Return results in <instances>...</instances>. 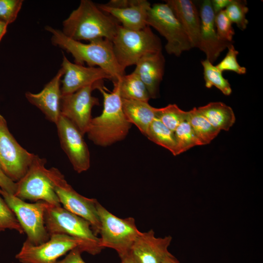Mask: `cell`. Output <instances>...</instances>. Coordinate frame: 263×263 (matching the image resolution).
<instances>
[{"mask_svg": "<svg viewBox=\"0 0 263 263\" xmlns=\"http://www.w3.org/2000/svg\"><path fill=\"white\" fill-rule=\"evenodd\" d=\"M113 83V90L109 92L102 80L96 83V89L103 97V109L100 115L92 118L86 133L91 141L101 147L109 146L124 139L132 125L123 112L118 82Z\"/></svg>", "mask_w": 263, "mask_h": 263, "instance_id": "6da1fadb", "label": "cell"}, {"mask_svg": "<svg viewBox=\"0 0 263 263\" xmlns=\"http://www.w3.org/2000/svg\"><path fill=\"white\" fill-rule=\"evenodd\" d=\"M45 30L52 35V44L71 54L75 63L83 65L85 63L89 67L97 66L112 76L113 82L125 75V69L117 61L111 41L99 38L85 44L70 38L61 31L51 26H46Z\"/></svg>", "mask_w": 263, "mask_h": 263, "instance_id": "7a4b0ae2", "label": "cell"}, {"mask_svg": "<svg viewBox=\"0 0 263 263\" xmlns=\"http://www.w3.org/2000/svg\"><path fill=\"white\" fill-rule=\"evenodd\" d=\"M62 25V33L75 40L91 41L105 38L112 42L120 25L114 18L90 0H81Z\"/></svg>", "mask_w": 263, "mask_h": 263, "instance_id": "3957f363", "label": "cell"}, {"mask_svg": "<svg viewBox=\"0 0 263 263\" xmlns=\"http://www.w3.org/2000/svg\"><path fill=\"white\" fill-rule=\"evenodd\" d=\"M112 42L117 61L124 69L146 55L162 51L160 39L149 26L131 30L120 25Z\"/></svg>", "mask_w": 263, "mask_h": 263, "instance_id": "277c9868", "label": "cell"}, {"mask_svg": "<svg viewBox=\"0 0 263 263\" xmlns=\"http://www.w3.org/2000/svg\"><path fill=\"white\" fill-rule=\"evenodd\" d=\"M77 247L92 255L99 253L81 239L64 234H55L39 245H34L26 240L16 258L21 263H56L60 257Z\"/></svg>", "mask_w": 263, "mask_h": 263, "instance_id": "5b68a950", "label": "cell"}, {"mask_svg": "<svg viewBox=\"0 0 263 263\" xmlns=\"http://www.w3.org/2000/svg\"><path fill=\"white\" fill-rule=\"evenodd\" d=\"M100 224V246L115 250L120 258L131 251L132 245L140 231L132 217L119 218L102 206L96 205Z\"/></svg>", "mask_w": 263, "mask_h": 263, "instance_id": "8992f818", "label": "cell"}, {"mask_svg": "<svg viewBox=\"0 0 263 263\" xmlns=\"http://www.w3.org/2000/svg\"><path fill=\"white\" fill-rule=\"evenodd\" d=\"M0 194L26 234L27 241L37 245L49 239L44 223V213L49 203L42 201L34 203H26L1 188Z\"/></svg>", "mask_w": 263, "mask_h": 263, "instance_id": "52a82bcc", "label": "cell"}, {"mask_svg": "<svg viewBox=\"0 0 263 263\" xmlns=\"http://www.w3.org/2000/svg\"><path fill=\"white\" fill-rule=\"evenodd\" d=\"M146 23L166 38L165 48L169 54L179 56L183 52L192 48L182 26L166 2L151 5L148 12Z\"/></svg>", "mask_w": 263, "mask_h": 263, "instance_id": "ba28073f", "label": "cell"}, {"mask_svg": "<svg viewBox=\"0 0 263 263\" xmlns=\"http://www.w3.org/2000/svg\"><path fill=\"white\" fill-rule=\"evenodd\" d=\"M44 223L49 236L64 234L83 240L99 253L103 249L100 245V239L93 232L90 223L61 206L48 205L44 213Z\"/></svg>", "mask_w": 263, "mask_h": 263, "instance_id": "9c48e42d", "label": "cell"}, {"mask_svg": "<svg viewBox=\"0 0 263 263\" xmlns=\"http://www.w3.org/2000/svg\"><path fill=\"white\" fill-rule=\"evenodd\" d=\"M48 171L53 189L63 207L88 221L93 232L97 236L100 228L97 200L85 197L77 193L57 169L52 168Z\"/></svg>", "mask_w": 263, "mask_h": 263, "instance_id": "30bf717a", "label": "cell"}, {"mask_svg": "<svg viewBox=\"0 0 263 263\" xmlns=\"http://www.w3.org/2000/svg\"><path fill=\"white\" fill-rule=\"evenodd\" d=\"M46 160L36 155L25 175L17 183L14 195L21 200L44 201L53 206H60L48 175Z\"/></svg>", "mask_w": 263, "mask_h": 263, "instance_id": "8fae6325", "label": "cell"}, {"mask_svg": "<svg viewBox=\"0 0 263 263\" xmlns=\"http://www.w3.org/2000/svg\"><path fill=\"white\" fill-rule=\"evenodd\" d=\"M35 155L18 143L0 114V164L5 173L18 182L25 175Z\"/></svg>", "mask_w": 263, "mask_h": 263, "instance_id": "7c38bea8", "label": "cell"}, {"mask_svg": "<svg viewBox=\"0 0 263 263\" xmlns=\"http://www.w3.org/2000/svg\"><path fill=\"white\" fill-rule=\"evenodd\" d=\"M96 83L61 96L60 114L71 121L83 136L87 133L92 119L93 108L99 105L98 98L92 94L96 89Z\"/></svg>", "mask_w": 263, "mask_h": 263, "instance_id": "4fadbf2b", "label": "cell"}, {"mask_svg": "<svg viewBox=\"0 0 263 263\" xmlns=\"http://www.w3.org/2000/svg\"><path fill=\"white\" fill-rule=\"evenodd\" d=\"M62 149L74 170L80 173L90 167V155L83 135L68 119L60 115L56 124Z\"/></svg>", "mask_w": 263, "mask_h": 263, "instance_id": "5bb4252c", "label": "cell"}, {"mask_svg": "<svg viewBox=\"0 0 263 263\" xmlns=\"http://www.w3.org/2000/svg\"><path fill=\"white\" fill-rule=\"evenodd\" d=\"M61 68L63 71V78L61 80V96L104 79L113 80L112 76L102 69L72 63L64 54Z\"/></svg>", "mask_w": 263, "mask_h": 263, "instance_id": "9a60e30c", "label": "cell"}, {"mask_svg": "<svg viewBox=\"0 0 263 263\" xmlns=\"http://www.w3.org/2000/svg\"><path fill=\"white\" fill-rule=\"evenodd\" d=\"M215 16L211 0H204L200 8V34L197 48L206 54V59L212 63L232 44L219 39L215 25Z\"/></svg>", "mask_w": 263, "mask_h": 263, "instance_id": "2e32d148", "label": "cell"}, {"mask_svg": "<svg viewBox=\"0 0 263 263\" xmlns=\"http://www.w3.org/2000/svg\"><path fill=\"white\" fill-rule=\"evenodd\" d=\"M63 75V70L60 68L56 75L45 85L39 93L33 94L27 92L25 93L27 100L38 108L49 121L55 124L61 115L60 83Z\"/></svg>", "mask_w": 263, "mask_h": 263, "instance_id": "e0dca14e", "label": "cell"}, {"mask_svg": "<svg viewBox=\"0 0 263 263\" xmlns=\"http://www.w3.org/2000/svg\"><path fill=\"white\" fill-rule=\"evenodd\" d=\"M172 239L170 235L156 237L152 229L141 232L131 252L140 263H161L170 253L168 247Z\"/></svg>", "mask_w": 263, "mask_h": 263, "instance_id": "ac0fdd59", "label": "cell"}, {"mask_svg": "<svg viewBox=\"0 0 263 263\" xmlns=\"http://www.w3.org/2000/svg\"><path fill=\"white\" fill-rule=\"evenodd\" d=\"M103 12L114 18L124 28L139 30L147 26V17L150 3L146 0H131L123 7H113L106 4L97 5Z\"/></svg>", "mask_w": 263, "mask_h": 263, "instance_id": "d6986e66", "label": "cell"}, {"mask_svg": "<svg viewBox=\"0 0 263 263\" xmlns=\"http://www.w3.org/2000/svg\"><path fill=\"white\" fill-rule=\"evenodd\" d=\"M165 64V57L161 51L143 56L135 64L133 72L145 85L150 98L158 97Z\"/></svg>", "mask_w": 263, "mask_h": 263, "instance_id": "ffe728a7", "label": "cell"}, {"mask_svg": "<svg viewBox=\"0 0 263 263\" xmlns=\"http://www.w3.org/2000/svg\"><path fill=\"white\" fill-rule=\"evenodd\" d=\"M182 26L190 42L191 48H197L200 34V18L196 6L190 0H167Z\"/></svg>", "mask_w": 263, "mask_h": 263, "instance_id": "44dd1931", "label": "cell"}, {"mask_svg": "<svg viewBox=\"0 0 263 263\" xmlns=\"http://www.w3.org/2000/svg\"><path fill=\"white\" fill-rule=\"evenodd\" d=\"M122 101L123 112L128 121L145 135L150 123L156 118L155 108L148 102L122 98Z\"/></svg>", "mask_w": 263, "mask_h": 263, "instance_id": "7402d4cb", "label": "cell"}, {"mask_svg": "<svg viewBox=\"0 0 263 263\" xmlns=\"http://www.w3.org/2000/svg\"><path fill=\"white\" fill-rule=\"evenodd\" d=\"M198 111L216 129L228 131L235 122L232 109L221 102H213L199 107Z\"/></svg>", "mask_w": 263, "mask_h": 263, "instance_id": "603a6c76", "label": "cell"}, {"mask_svg": "<svg viewBox=\"0 0 263 263\" xmlns=\"http://www.w3.org/2000/svg\"><path fill=\"white\" fill-rule=\"evenodd\" d=\"M117 81L122 99L148 102L150 98L145 85L134 72L124 75Z\"/></svg>", "mask_w": 263, "mask_h": 263, "instance_id": "cb8c5ba5", "label": "cell"}, {"mask_svg": "<svg viewBox=\"0 0 263 263\" xmlns=\"http://www.w3.org/2000/svg\"><path fill=\"white\" fill-rule=\"evenodd\" d=\"M187 120L201 145L210 143L220 132L212 126L195 107L188 111Z\"/></svg>", "mask_w": 263, "mask_h": 263, "instance_id": "d4e9b609", "label": "cell"}, {"mask_svg": "<svg viewBox=\"0 0 263 263\" xmlns=\"http://www.w3.org/2000/svg\"><path fill=\"white\" fill-rule=\"evenodd\" d=\"M145 136L154 143L168 150L175 156L176 143L174 132L156 118L150 123Z\"/></svg>", "mask_w": 263, "mask_h": 263, "instance_id": "484cf974", "label": "cell"}, {"mask_svg": "<svg viewBox=\"0 0 263 263\" xmlns=\"http://www.w3.org/2000/svg\"><path fill=\"white\" fill-rule=\"evenodd\" d=\"M204 70V78L207 88L215 86L225 95H229L232 93L230 83L225 78L222 73L216 66L206 59L201 61Z\"/></svg>", "mask_w": 263, "mask_h": 263, "instance_id": "4316f807", "label": "cell"}, {"mask_svg": "<svg viewBox=\"0 0 263 263\" xmlns=\"http://www.w3.org/2000/svg\"><path fill=\"white\" fill-rule=\"evenodd\" d=\"M155 117L174 132L181 123L187 119L188 111L181 110L175 104H170L163 108H155Z\"/></svg>", "mask_w": 263, "mask_h": 263, "instance_id": "83f0119b", "label": "cell"}, {"mask_svg": "<svg viewBox=\"0 0 263 263\" xmlns=\"http://www.w3.org/2000/svg\"><path fill=\"white\" fill-rule=\"evenodd\" d=\"M176 143L175 156L201 144L187 119L181 123L174 131Z\"/></svg>", "mask_w": 263, "mask_h": 263, "instance_id": "f1b7e54d", "label": "cell"}, {"mask_svg": "<svg viewBox=\"0 0 263 263\" xmlns=\"http://www.w3.org/2000/svg\"><path fill=\"white\" fill-rule=\"evenodd\" d=\"M248 10L245 1L240 0H232L231 3L225 9V14L231 22L235 23L241 30L246 29L248 23L246 18Z\"/></svg>", "mask_w": 263, "mask_h": 263, "instance_id": "f546056e", "label": "cell"}, {"mask_svg": "<svg viewBox=\"0 0 263 263\" xmlns=\"http://www.w3.org/2000/svg\"><path fill=\"white\" fill-rule=\"evenodd\" d=\"M214 21L219 39L223 42L232 43L235 31L232 26V23L226 16L225 10L215 14Z\"/></svg>", "mask_w": 263, "mask_h": 263, "instance_id": "4dcf8cb0", "label": "cell"}, {"mask_svg": "<svg viewBox=\"0 0 263 263\" xmlns=\"http://www.w3.org/2000/svg\"><path fill=\"white\" fill-rule=\"evenodd\" d=\"M6 229L15 230L20 234L24 233L15 214L0 196V231Z\"/></svg>", "mask_w": 263, "mask_h": 263, "instance_id": "1f68e13d", "label": "cell"}, {"mask_svg": "<svg viewBox=\"0 0 263 263\" xmlns=\"http://www.w3.org/2000/svg\"><path fill=\"white\" fill-rule=\"evenodd\" d=\"M228 51L225 57L216 66L222 72L225 71L234 72L239 75L245 74V67L241 66L238 62L237 56L239 52L235 49L232 44L228 47Z\"/></svg>", "mask_w": 263, "mask_h": 263, "instance_id": "d6a6232c", "label": "cell"}, {"mask_svg": "<svg viewBox=\"0 0 263 263\" xmlns=\"http://www.w3.org/2000/svg\"><path fill=\"white\" fill-rule=\"evenodd\" d=\"M22 3V0H0V20L8 24L13 22Z\"/></svg>", "mask_w": 263, "mask_h": 263, "instance_id": "836d02e7", "label": "cell"}, {"mask_svg": "<svg viewBox=\"0 0 263 263\" xmlns=\"http://www.w3.org/2000/svg\"><path fill=\"white\" fill-rule=\"evenodd\" d=\"M0 188L13 195L17 190V183L10 179L4 172L0 164Z\"/></svg>", "mask_w": 263, "mask_h": 263, "instance_id": "e575fe53", "label": "cell"}, {"mask_svg": "<svg viewBox=\"0 0 263 263\" xmlns=\"http://www.w3.org/2000/svg\"><path fill=\"white\" fill-rule=\"evenodd\" d=\"M82 250L79 248L70 251L63 259L58 261L56 263H86L82 258Z\"/></svg>", "mask_w": 263, "mask_h": 263, "instance_id": "d590c367", "label": "cell"}, {"mask_svg": "<svg viewBox=\"0 0 263 263\" xmlns=\"http://www.w3.org/2000/svg\"><path fill=\"white\" fill-rule=\"evenodd\" d=\"M232 0H212L211 5L215 14H217L225 8H226L231 3Z\"/></svg>", "mask_w": 263, "mask_h": 263, "instance_id": "8d00e7d4", "label": "cell"}, {"mask_svg": "<svg viewBox=\"0 0 263 263\" xmlns=\"http://www.w3.org/2000/svg\"><path fill=\"white\" fill-rule=\"evenodd\" d=\"M121 263H140V262L135 258L132 252L121 258Z\"/></svg>", "mask_w": 263, "mask_h": 263, "instance_id": "74e56055", "label": "cell"}, {"mask_svg": "<svg viewBox=\"0 0 263 263\" xmlns=\"http://www.w3.org/2000/svg\"><path fill=\"white\" fill-rule=\"evenodd\" d=\"M161 263H180L170 253L167 255Z\"/></svg>", "mask_w": 263, "mask_h": 263, "instance_id": "f35d334b", "label": "cell"}, {"mask_svg": "<svg viewBox=\"0 0 263 263\" xmlns=\"http://www.w3.org/2000/svg\"><path fill=\"white\" fill-rule=\"evenodd\" d=\"M8 25L5 22L0 20V41L6 32Z\"/></svg>", "mask_w": 263, "mask_h": 263, "instance_id": "ab89813d", "label": "cell"}]
</instances>
